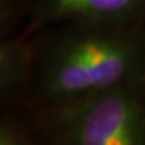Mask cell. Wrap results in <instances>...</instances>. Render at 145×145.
I'll return each mask as SVG.
<instances>
[{
    "instance_id": "4",
    "label": "cell",
    "mask_w": 145,
    "mask_h": 145,
    "mask_svg": "<svg viewBox=\"0 0 145 145\" xmlns=\"http://www.w3.org/2000/svg\"><path fill=\"white\" fill-rule=\"evenodd\" d=\"M32 44L0 38V99L10 97L32 74Z\"/></svg>"
},
{
    "instance_id": "2",
    "label": "cell",
    "mask_w": 145,
    "mask_h": 145,
    "mask_svg": "<svg viewBox=\"0 0 145 145\" xmlns=\"http://www.w3.org/2000/svg\"><path fill=\"white\" fill-rule=\"evenodd\" d=\"M47 130L67 145H145V74L50 108Z\"/></svg>"
},
{
    "instance_id": "1",
    "label": "cell",
    "mask_w": 145,
    "mask_h": 145,
    "mask_svg": "<svg viewBox=\"0 0 145 145\" xmlns=\"http://www.w3.org/2000/svg\"><path fill=\"white\" fill-rule=\"evenodd\" d=\"M34 50L36 94L47 109L145 74V23L55 26Z\"/></svg>"
},
{
    "instance_id": "6",
    "label": "cell",
    "mask_w": 145,
    "mask_h": 145,
    "mask_svg": "<svg viewBox=\"0 0 145 145\" xmlns=\"http://www.w3.org/2000/svg\"><path fill=\"white\" fill-rule=\"evenodd\" d=\"M19 0H0V38H4L3 32L8 28L15 16Z\"/></svg>"
},
{
    "instance_id": "5",
    "label": "cell",
    "mask_w": 145,
    "mask_h": 145,
    "mask_svg": "<svg viewBox=\"0 0 145 145\" xmlns=\"http://www.w3.org/2000/svg\"><path fill=\"white\" fill-rule=\"evenodd\" d=\"M31 140L26 125L14 118L0 117V145H26Z\"/></svg>"
},
{
    "instance_id": "3",
    "label": "cell",
    "mask_w": 145,
    "mask_h": 145,
    "mask_svg": "<svg viewBox=\"0 0 145 145\" xmlns=\"http://www.w3.org/2000/svg\"><path fill=\"white\" fill-rule=\"evenodd\" d=\"M31 24L145 23V0H27Z\"/></svg>"
}]
</instances>
